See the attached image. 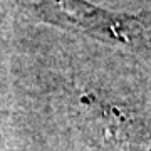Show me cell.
<instances>
[{"instance_id":"cell-1","label":"cell","mask_w":151,"mask_h":151,"mask_svg":"<svg viewBox=\"0 0 151 151\" xmlns=\"http://www.w3.org/2000/svg\"><path fill=\"white\" fill-rule=\"evenodd\" d=\"M24 5L35 7L42 15L50 20L76 24L77 27L92 29V32L103 34V37L119 40L124 44L139 42L148 34V25L138 17L114 15L87 5L82 0H20Z\"/></svg>"}]
</instances>
